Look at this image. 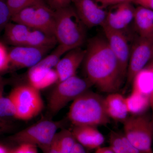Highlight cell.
Returning <instances> with one entry per match:
<instances>
[{
    "instance_id": "obj_1",
    "label": "cell",
    "mask_w": 153,
    "mask_h": 153,
    "mask_svg": "<svg viewBox=\"0 0 153 153\" xmlns=\"http://www.w3.org/2000/svg\"><path fill=\"white\" fill-rule=\"evenodd\" d=\"M85 50L82 63L85 79L102 92H117L125 77L105 37L91 38Z\"/></svg>"
},
{
    "instance_id": "obj_2",
    "label": "cell",
    "mask_w": 153,
    "mask_h": 153,
    "mask_svg": "<svg viewBox=\"0 0 153 153\" xmlns=\"http://www.w3.org/2000/svg\"><path fill=\"white\" fill-rule=\"evenodd\" d=\"M104 97L88 90L72 101L68 118L74 126H105L110 122L105 110Z\"/></svg>"
},
{
    "instance_id": "obj_3",
    "label": "cell",
    "mask_w": 153,
    "mask_h": 153,
    "mask_svg": "<svg viewBox=\"0 0 153 153\" xmlns=\"http://www.w3.org/2000/svg\"><path fill=\"white\" fill-rule=\"evenodd\" d=\"M85 28L71 5L55 10L54 36L59 44L70 50L81 47L86 38Z\"/></svg>"
},
{
    "instance_id": "obj_4",
    "label": "cell",
    "mask_w": 153,
    "mask_h": 153,
    "mask_svg": "<svg viewBox=\"0 0 153 153\" xmlns=\"http://www.w3.org/2000/svg\"><path fill=\"white\" fill-rule=\"evenodd\" d=\"M8 97L16 110L14 117L21 120L31 119L38 115L44 107L40 90L29 83L16 86Z\"/></svg>"
},
{
    "instance_id": "obj_5",
    "label": "cell",
    "mask_w": 153,
    "mask_h": 153,
    "mask_svg": "<svg viewBox=\"0 0 153 153\" xmlns=\"http://www.w3.org/2000/svg\"><path fill=\"white\" fill-rule=\"evenodd\" d=\"M11 21L55 36V11L43 0L22 9L12 17Z\"/></svg>"
},
{
    "instance_id": "obj_6",
    "label": "cell",
    "mask_w": 153,
    "mask_h": 153,
    "mask_svg": "<svg viewBox=\"0 0 153 153\" xmlns=\"http://www.w3.org/2000/svg\"><path fill=\"white\" fill-rule=\"evenodd\" d=\"M91 86L87 79L76 75L58 82L49 98V112L53 115L57 113L69 102L89 90Z\"/></svg>"
},
{
    "instance_id": "obj_7",
    "label": "cell",
    "mask_w": 153,
    "mask_h": 153,
    "mask_svg": "<svg viewBox=\"0 0 153 153\" xmlns=\"http://www.w3.org/2000/svg\"><path fill=\"white\" fill-rule=\"evenodd\" d=\"M124 136L134 146L145 153L152 150V120L144 114L128 117L123 123Z\"/></svg>"
},
{
    "instance_id": "obj_8",
    "label": "cell",
    "mask_w": 153,
    "mask_h": 153,
    "mask_svg": "<svg viewBox=\"0 0 153 153\" xmlns=\"http://www.w3.org/2000/svg\"><path fill=\"white\" fill-rule=\"evenodd\" d=\"M58 126L49 120L35 124L15 134L12 140L20 144H30L39 147L46 153L57 133Z\"/></svg>"
},
{
    "instance_id": "obj_9",
    "label": "cell",
    "mask_w": 153,
    "mask_h": 153,
    "mask_svg": "<svg viewBox=\"0 0 153 153\" xmlns=\"http://www.w3.org/2000/svg\"><path fill=\"white\" fill-rule=\"evenodd\" d=\"M153 46V37H139L135 41L131 49L129 60L127 82H132L134 77L141 70L146 66L150 60Z\"/></svg>"
},
{
    "instance_id": "obj_10",
    "label": "cell",
    "mask_w": 153,
    "mask_h": 153,
    "mask_svg": "<svg viewBox=\"0 0 153 153\" xmlns=\"http://www.w3.org/2000/svg\"><path fill=\"white\" fill-rule=\"evenodd\" d=\"M102 27L109 47L119 63L122 74L125 78L131 52L127 39L122 31L114 30L105 25Z\"/></svg>"
},
{
    "instance_id": "obj_11",
    "label": "cell",
    "mask_w": 153,
    "mask_h": 153,
    "mask_svg": "<svg viewBox=\"0 0 153 153\" xmlns=\"http://www.w3.org/2000/svg\"><path fill=\"white\" fill-rule=\"evenodd\" d=\"M49 50L27 46L13 47L9 49L10 66L31 68L38 64Z\"/></svg>"
},
{
    "instance_id": "obj_12",
    "label": "cell",
    "mask_w": 153,
    "mask_h": 153,
    "mask_svg": "<svg viewBox=\"0 0 153 153\" xmlns=\"http://www.w3.org/2000/svg\"><path fill=\"white\" fill-rule=\"evenodd\" d=\"M74 8L85 27L102 26L105 23L107 11L93 0H72Z\"/></svg>"
},
{
    "instance_id": "obj_13",
    "label": "cell",
    "mask_w": 153,
    "mask_h": 153,
    "mask_svg": "<svg viewBox=\"0 0 153 153\" xmlns=\"http://www.w3.org/2000/svg\"><path fill=\"white\" fill-rule=\"evenodd\" d=\"M135 8L131 2L111 6L104 25L118 31H122L134 21Z\"/></svg>"
},
{
    "instance_id": "obj_14",
    "label": "cell",
    "mask_w": 153,
    "mask_h": 153,
    "mask_svg": "<svg viewBox=\"0 0 153 153\" xmlns=\"http://www.w3.org/2000/svg\"><path fill=\"white\" fill-rule=\"evenodd\" d=\"M86 50L80 47L71 49L61 57L55 67L58 82L76 75L79 66L83 63Z\"/></svg>"
},
{
    "instance_id": "obj_15",
    "label": "cell",
    "mask_w": 153,
    "mask_h": 153,
    "mask_svg": "<svg viewBox=\"0 0 153 153\" xmlns=\"http://www.w3.org/2000/svg\"><path fill=\"white\" fill-rule=\"evenodd\" d=\"M71 131L76 142L86 149L96 150L104 143V136L98 130L97 127L74 126Z\"/></svg>"
},
{
    "instance_id": "obj_16",
    "label": "cell",
    "mask_w": 153,
    "mask_h": 153,
    "mask_svg": "<svg viewBox=\"0 0 153 153\" xmlns=\"http://www.w3.org/2000/svg\"><path fill=\"white\" fill-rule=\"evenodd\" d=\"M105 110L110 119L123 123L129 114L126 97L117 92L110 93L104 98Z\"/></svg>"
},
{
    "instance_id": "obj_17",
    "label": "cell",
    "mask_w": 153,
    "mask_h": 153,
    "mask_svg": "<svg viewBox=\"0 0 153 153\" xmlns=\"http://www.w3.org/2000/svg\"><path fill=\"white\" fill-rule=\"evenodd\" d=\"M28 78L29 84L39 90L58 81L55 69H49L37 65L30 68Z\"/></svg>"
},
{
    "instance_id": "obj_18",
    "label": "cell",
    "mask_w": 153,
    "mask_h": 153,
    "mask_svg": "<svg viewBox=\"0 0 153 153\" xmlns=\"http://www.w3.org/2000/svg\"><path fill=\"white\" fill-rule=\"evenodd\" d=\"M135 27L139 36L153 37V10L143 7L135 8L134 19Z\"/></svg>"
},
{
    "instance_id": "obj_19",
    "label": "cell",
    "mask_w": 153,
    "mask_h": 153,
    "mask_svg": "<svg viewBox=\"0 0 153 153\" xmlns=\"http://www.w3.org/2000/svg\"><path fill=\"white\" fill-rule=\"evenodd\" d=\"M31 28L20 23L9 22L5 27V40L13 47L25 46Z\"/></svg>"
},
{
    "instance_id": "obj_20",
    "label": "cell",
    "mask_w": 153,
    "mask_h": 153,
    "mask_svg": "<svg viewBox=\"0 0 153 153\" xmlns=\"http://www.w3.org/2000/svg\"><path fill=\"white\" fill-rule=\"evenodd\" d=\"M132 83V92L150 97L153 91V72L145 67L135 76Z\"/></svg>"
},
{
    "instance_id": "obj_21",
    "label": "cell",
    "mask_w": 153,
    "mask_h": 153,
    "mask_svg": "<svg viewBox=\"0 0 153 153\" xmlns=\"http://www.w3.org/2000/svg\"><path fill=\"white\" fill-rule=\"evenodd\" d=\"M128 113L132 115L144 114L150 106V97L131 92L126 97Z\"/></svg>"
},
{
    "instance_id": "obj_22",
    "label": "cell",
    "mask_w": 153,
    "mask_h": 153,
    "mask_svg": "<svg viewBox=\"0 0 153 153\" xmlns=\"http://www.w3.org/2000/svg\"><path fill=\"white\" fill-rule=\"evenodd\" d=\"M57 43L55 36L41 30L31 29L25 46L50 49Z\"/></svg>"
},
{
    "instance_id": "obj_23",
    "label": "cell",
    "mask_w": 153,
    "mask_h": 153,
    "mask_svg": "<svg viewBox=\"0 0 153 153\" xmlns=\"http://www.w3.org/2000/svg\"><path fill=\"white\" fill-rule=\"evenodd\" d=\"M58 149V153H70L76 141L71 131L63 130L55 137Z\"/></svg>"
},
{
    "instance_id": "obj_24",
    "label": "cell",
    "mask_w": 153,
    "mask_h": 153,
    "mask_svg": "<svg viewBox=\"0 0 153 153\" xmlns=\"http://www.w3.org/2000/svg\"><path fill=\"white\" fill-rule=\"evenodd\" d=\"M70 50L67 47L59 44L51 54L44 57L36 65L49 69L55 68L62 56Z\"/></svg>"
},
{
    "instance_id": "obj_25",
    "label": "cell",
    "mask_w": 153,
    "mask_h": 153,
    "mask_svg": "<svg viewBox=\"0 0 153 153\" xmlns=\"http://www.w3.org/2000/svg\"><path fill=\"white\" fill-rule=\"evenodd\" d=\"M4 81L0 75V117H14L16 110L9 97H6L4 96Z\"/></svg>"
},
{
    "instance_id": "obj_26",
    "label": "cell",
    "mask_w": 153,
    "mask_h": 153,
    "mask_svg": "<svg viewBox=\"0 0 153 153\" xmlns=\"http://www.w3.org/2000/svg\"><path fill=\"white\" fill-rule=\"evenodd\" d=\"M109 146L114 153H129L124 143L122 133L111 131L109 135Z\"/></svg>"
},
{
    "instance_id": "obj_27",
    "label": "cell",
    "mask_w": 153,
    "mask_h": 153,
    "mask_svg": "<svg viewBox=\"0 0 153 153\" xmlns=\"http://www.w3.org/2000/svg\"><path fill=\"white\" fill-rule=\"evenodd\" d=\"M41 1L43 0H6V1L12 17L22 9Z\"/></svg>"
},
{
    "instance_id": "obj_28",
    "label": "cell",
    "mask_w": 153,
    "mask_h": 153,
    "mask_svg": "<svg viewBox=\"0 0 153 153\" xmlns=\"http://www.w3.org/2000/svg\"><path fill=\"white\" fill-rule=\"evenodd\" d=\"M10 67L9 49L5 44L0 41V74L7 71Z\"/></svg>"
},
{
    "instance_id": "obj_29",
    "label": "cell",
    "mask_w": 153,
    "mask_h": 153,
    "mask_svg": "<svg viewBox=\"0 0 153 153\" xmlns=\"http://www.w3.org/2000/svg\"><path fill=\"white\" fill-rule=\"evenodd\" d=\"M11 14L6 0H0V30L11 21Z\"/></svg>"
},
{
    "instance_id": "obj_30",
    "label": "cell",
    "mask_w": 153,
    "mask_h": 153,
    "mask_svg": "<svg viewBox=\"0 0 153 153\" xmlns=\"http://www.w3.org/2000/svg\"><path fill=\"white\" fill-rule=\"evenodd\" d=\"M48 6L53 10H56L70 5L72 0H47Z\"/></svg>"
},
{
    "instance_id": "obj_31",
    "label": "cell",
    "mask_w": 153,
    "mask_h": 153,
    "mask_svg": "<svg viewBox=\"0 0 153 153\" xmlns=\"http://www.w3.org/2000/svg\"><path fill=\"white\" fill-rule=\"evenodd\" d=\"M15 150L16 153H38L37 146L30 144H20Z\"/></svg>"
},
{
    "instance_id": "obj_32",
    "label": "cell",
    "mask_w": 153,
    "mask_h": 153,
    "mask_svg": "<svg viewBox=\"0 0 153 153\" xmlns=\"http://www.w3.org/2000/svg\"><path fill=\"white\" fill-rule=\"evenodd\" d=\"M131 2L135 3L140 7L153 10V0H131Z\"/></svg>"
},
{
    "instance_id": "obj_33",
    "label": "cell",
    "mask_w": 153,
    "mask_h": 153,
    "mask_svg": "<svg viewBox=\"0 0 153 153\" xmlns=\"http://www.w3.org/2000/svg\"><path fill=\"white\" fill-rule=\"evenodd\" d=\"M97 1L100 3L102 7H107L111 6L120 3L125 2H131V0H97Z\"/></svg>"
},
{
    "instance_id": "obj_34",
    "label": "cell",
    "mask_w": 153,
    "mask_h": 153,
    "mask_svg": "<svg viewBox=\"0 0 153 153\" xmlns=\"http://www.w3.org/2000/svg\"><path fill=\"white\" fill-rule=\"evenodd\" d=\"M10 128V125L9 122L4 118L0 117V134L8 131Z\"/></svg>"
},
{
    "instance_id": "obj_35",
    "label": "cell",
    "mask_w": 153,
    "mask_h": 153,
    "mask_svg": "<svg viewBox=\"0 0 153 153\" xmlns=\"http://www.w3.org/2000/svg\"><path fill=\"white\" fill-rule=\"evenodd\" d=\"M70 153H87V152L85 148L76 142Z\"/></svg>"
},
{
    "instance_id": "obj_36",
    "label": "cell",
    "mask_w": 153,
    "mask_h": 153,
    "mask_svg": "<svg viewBox=\"0 0 153 153\" xmlns=\"http://www.w3.org/2000/svg\"><path fill=\"white\" fill-rule=\"evenodd\" d=\"M94 153H114V152L110 146H101L96 149Z\"/></svg>"
},
{
    "instance_id": "obj_37",
    "label": "cell",
    "mask_w": 153,
    "mask_h": 153,
    "mask_svg": "<svg viewBox=\"0 0 153 153\" xmlns=\"http://www.w3.org/2000/svg\"><path fill=\"white\" fill-rule=\"evenodd\" d=\"M9 152L4 146L0 145V153H8Z\"/></svg>"
},
{
    "instance_id": "obj_38",
    "label": "cell",
    "mask_w": 153,
    "mask_h": 153,
    "mask_svg": "<svg viewBox=\"0 0 153 153\" xmlns=\"http://www.w3.org/2000/svg\"><path fill=\"white\" fill-rule=\"evenodd\" d=\"M149 64V65H148L147 66H146V67H147V68L150 69L151 71L153 72V62L149 63V64Z\"/></svg>"
},
{
    "instance_id": "obj_39",
    "label": "cell",
    "mask_w": 153,
    "mask_h": 153,
    "mask_svg": "<svg viewBox=\"0 0 153 153\" xmlns=\"http://www.w3.org/2000/svg\"><path fill=\"white\" fill-rule=\"evenodd\" d=\"M153 62V46L152 47V55H151V57L150 58V60L149 62V63H152Z\"/></svg>"
},
{
    "instance_id": "obj_40",
    "label": "cell",
    "mask_w": 153,
    "mask_h": 153,
    "mask_svg": "<svg viewBox=\"0 0 153 153\" xmlns=\"http://www.w3.org/2000/svg\"><path fill=\"white\" fill-rule=\"evenodd\" d=\"M150 106L152 108L153 111V100H150Z\"/></svg>"
},
{
    "instance_id": "obj_41",
    "label": "cell",
    "mask_w": 153,
    "mask_h": 153,
    "mask_svg": "<svg viewBox=\"0 0 153 153\" xmlns=\"http://www.w3.org/2000/svg\"><path fill=\"white\" fill-rule=\"evenodd\" d=\"M153 100V91L150 95V100Z\"/></svg>"
},
{
    "instance_id": "obj_42",
    "label": "cell",
    "mask_w": 153,
    "mask_h": 153,
    "mask_svg": "<svg viewBox=\"0 0 153 153\" xmlns=\"http://www.w3.org/2000/svg\"><path fill=\"white\" fill-rule=\"evenodd\" d=\"M8 153H16V150H14L10 151V152H9Z\"/></svg>"
},
{
    "instance_id": "obj_43",
    "label": "cell",
    "mask_w": 153,
    "mask_h": 153,
    "mask_svg": "<svg viewBox=\"0 0 153 153\" xmlns=\"http://www.w3.org/2000/svg\"><path fill=\"white\" fill-rule=\"evenodd\" d=\"M152 120V124L153 128V114L152 119V120Z\"/></svg>"
},
{
    "instance_id": "obj_44",
    "label": "cell",
    "mask_w": 153,
    "mask_h": 153,
    "mask_svg": "<svg viewBox=\"0 0 153 153\" xmlns=\"http://www.w3.org/2000/svg\"><path fill=\"white\" fill-rule=\"evenodd\" d=\"M149 153H153V150H152V151H151Z\"/></svg>"
}]
</instances>
